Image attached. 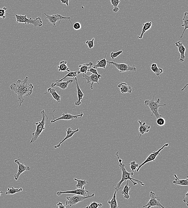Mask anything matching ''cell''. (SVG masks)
<instances>
[{"label":"cell","instance_id":"6da1fadb","mask_svg":"<svg viewBox=\"0 0 188 208\" xmlns=\"http://www.w3.org/2000/svg\"><path fill=\"white\" fill-rule=\"evenodd\" d=\"M34 87L31 83L28 82V77L26 76L23 80H18L16 83H12L10 85L11 89L16 93L18 95V101L20 106L24 102V96H28L32 93Z\"/></svg>","mask_w":188,"mask_h":208},{"label":"cell","instance_id":"7a4b0ae2","mask_svg":"<svg viewBox=\"0 0 188 208\" xmlns=\"http://www.w3.org/2000/svg\"><path fill=\"white\" fill-rule=\"evenodd\" d=\"M116 155L117 156L118 161L119 163V166L120 167V169L122 171V178L120 179V181L117 183V185L116 187H115V191H117L120 190L122 187H121L122 183L123 182L126 181V180H129L132 182L133 185L136 186L137 185L138 183H140L141 185L143 186H145V184H144L142 182L140 181L137 179H134L132 178L130 176H131V172H128L126 170L125 167V165L122 163V159H120L119 158V151H117L116 153Z\"/></svg>","mask_w":188,"mask_h":208},{"label":"cell","instance_id":"3957f363","mask_svg":"<svg viewBox=\"0 0 188 208\" xmlns=\"http://www.w3.org/2000/svg\"><path fill=\"white\" fill-rule=\"evenodd\" d=\"M42 115V120L41 121L35 123L36 126V129L34 132H33L32 135V137L31 138V141H30V143H33L38 140V138L41 135L43 131L44 130L46 129L45 125L46 124V118L48 119L45 110H42L41 112Z\"/></svg>","mask_w":188,"mask_h":208},{"label":"cell","instance_id":"277c9868","mask_svg":"<svg viewBox=\"0 0 188 208\" xmlns=\"http://www.w3.org/2000/svg\"><path fill=\"white\" fill-rule=\"evenodd\" d=\"M155 95H153V98L150 100H146L145 101V106H149L150 109L152 112L151 116L153 117V115L155 116L156 119L159 118V117H162V115L159 114V108L161 106H165L166 105V104L163 105H160V98H158L157 100L154 101Z\"/></svg>","mask_w":188,"mask_h":208},{"label":"cell","instance_id":"5b68a950","mask_svg":"<svg viewBox=\"0 0 188 208\" xmlns=\"http://www.w3.org/2000/svg\"><path fill=\"white\" fill-rule=\"evenodd\" d=\"M16 19V23H25L27 24H32L35 27H42L43 25V21L40 17L33 20L31 18L27 19V15H15Z\"/></svg>","mask_w":188,"mask_h":208},{"label":"cell","instance_id":"8992f818","mask_svg":"<svg viewBox=\"0 0 188 208\" xmlns=\"http://www.w3.org/2000/svg\"><path fill=\"white\" fill-rule=\"evenodd\" d=\"M95 194L92 193L91 195H88L87 196H83L79 195H72L70 197H66L67 201L65 202V205H69L70 206L74 205L79 202H83L85 199L88 198L94 197Z\"/></svg>","mask_w":188,"mask_h":208},{"label":"cell","instance_id":"52a82bcc","mask_svg":"<svg viewBox=\"0 0 188 208\" xmlns=\"http://www.w3.org/2000/svg\"><path fill=\"white\" fill-rule=\"evenodd\" d=\"M160 198L156 196L154 193L152 191H150V193L149 200L146 205L143 206V207L150 208L152 207H155V206H158V207L161 208H165L160 203Z\"/></svg>","mask_w":188,"mask_h":208},{"label":"cell","instance_id":"ba28073f","mask_svg":"<svg viewBox=\"0 0 188 208\" xmlns=\"http://www.w3.org/2000/svg\"><path fill=\"white\" fill-rule=\"evenodd\" d=\"M107 63L109 64V65H112L116 67L119 71L120 72H134L137 71V68L136 67L135 65H134L133 66H131L127 64L124 63H117L113 62V61H107Z\"/></svg>","mask_w":188,"mask_h":208},{"label":"cell","instance_id":"9c48e42d","mask_svg":"<svg viewBox=\"0 0 188 208\" xmlns=\"http://www.w3.org/2000/svg\"><path fill=\"white\" fill-rule=\"evenodd\" d=\"M168 143H166L165 144H164L161 148L159 149L157 151L153 152L151 154H149V155L147 157L146 159L145 160V161L141 164V165H139V166H138V168H137L136 170L137 172H138L139 171L141 168L144 165H145V164L149 162L154 161L156 157H157L158 156L160 155V151H161V150H162L164 148L167 147V146H168Z\"/></svg>","mask_w":188,"mask_h":208},{"label":"cell","instance_id":"30bf717a","mask_svg":"<svg viewBox=\"0 0 188 208\" xmlns=\"http://www.w3.org/2000/svg\"><path fill=\"white\" fill-rule=\"evenodd\" d=\"M44 14L46 16L45 19H47L48 20L49 23L53 24L54 27H56V24L57 22L59 21V22L60 23L61 20H69L71 24H72V23L70 21L71 19L70 17H64V16L61 15L59 14L53 15H51L46 14V13H45Z\"/></svg>","mask_w":188,"mask_h":208},{"label":"cell","instance_id":"8fae6325","mask_svg":"<svg viewBox=\"0 0 188 208\" xmlns=\"http://www.w3.org/2000/svg\"><path fill=\"white\" fill-rule=\"evenodd\" d=\"M83 115V113H82L80 114L76 115L69 114V113L65 114V113H63L61 117L55 119L53 115V120H52L51 121V124H53V123H56V122L59 120H73L74 119H77L78 117L81 118Z\"/></svg>","mask_w":188,"mask_h":208},{"label":"cell","instance_id":"7c38bea8","mask_svg":"<svg viewBox=\"0 0 188 208\" xmlns=\"http://www.w3.org/2000/svg\"><path fill=\"white\" fill-rule=\"evenodd\" d=\"M83 74L82 76L83 78H82L81 79H85V83L90 84V88L91 89H93V85L94 83H97V84L99 85L98 81L100 79L96 75L92 73L90 76H87L86 74Z\"/></svg>","mask_w":188,"mask_h":208},{"label":"cell","instance_id":"4fadbf2b","mask_svg":"<svg viewBox=\"0 0 188 208\" xmlns=\"http://www.w3.org/2000/svg\"><path fill=\"white\" fill-rule=\"evenodd\" d=\"M89 191L85 189V187H83L82 188H77L76 189L72 191H59L57 193V195L58 196L62 195L64 194H72L75 195H79L85 196L86 194L89 193Z\"/></svg>","mask_w":188,"mask_h":208},{"label":"cell","instance_id":"5bb4252c","mask_svg":"<svg viewBox=\"0 0 188 208\" xmlns=\"http://www.w3.org/2000/svg\"><path fill=\"white\" fill-rule=\"evenodd\" d=\"M20 160V158H18V159L15 160L14 161L17 164L18 166V172L14 175V179L16 180H18L20 175L23 172L25 171H30L31 169V168L29 167L25 166L24 164L20 163L19 161Z\"/></svg>","mask_w":188,"mask_h":208},{"label":"cell","instance_id":"9a60e30c","mask_svg":"<svg viewBox=\"0 0 188 208\" xmlns=\"http://www.w3.org/2000/svg\"><path fill=\"white\" fill-rule=\"evenodd\" d=\"M79 128H78L75 130H73L71 128H68V129L66 130V135L65 137L64 138L58 145L55 146H54V148L56 149L57 148H60V146H61L62 143H64V142L67 139L73 136L74 134L76 133L77 132H78V131H79Z\"/></svg>","mask_w":188,"mask_h":208},{"label":"cell","instance_id":"2e32d148","mask_svg":"<svg viewBox=\"0 0 188 208\" xmlns=\"http://www.w3.org/2000/svg\"><path fill=\"white\" fill-rule=\"evenodd\" d=\"M138 123H139L140 126L138 128L140 136L138 139H140L142 135H144L145 133H148L150 129V126L148 125L145 122H143L141 120H138Z\"/></svg>","mask_w":188,"mask_h":208},{"label":"cell","instance_id":"e0dca14e","mask_svg":"<svg viewBox=\"0 0 188 208\" xmlns=\"http://www.w3.org/2000/svg\"><path fill=\"white\" fill-rule=\"evenodd\" d=\"M175 44L178 47V52L181 54V57L179 61L181 63H183L184 62L185 58V53L186 52V48L183 46V42H181L180 41L175 42Z\"/></svg>","mask_w":188,"mask_h":208},{"label":"cell","instance_id":"ac0fdd59","mask_svg":"<svg viewBox=\"0 0 188 208\" xmlns=\"http://www.w3.org/2000/svg\"><path fill=\"white\" fill-rule=\"evenodd\" d=\"M75 80L76 81L77 91V96L78 98V100L75 101V105L76 106H79L81 104V100L83 98V96H84V94L82 92L81 89L79 84H78V79L76 77L74 78Z\"/></svg>","mask_w":188,"mask_h":208},{"label":"cell","instance_id":"d6986e66","mask_svg":"<svg viewBox=\"0 0 188 208\" xmlns=\"http://www.w3.org/2000/svg\"><path fill=\"white\" fill-rule=\"evenodd\" d=\"M74 80H71V79H69V80L68 81L65 82L61 81L56 83H55L53 82V83H51V86L52 87H54L56 86V87H60L61 89L65 90L68 88L69 84V83H72V82Z\"/></svg>","mask_w":188,"mask_h":208},{"label":"cell","instance_id":"ffe728a7","mask_svg":"<svg viewBox=\"0 0 188 208\" xmlns=\"http://www.w3.org/2000/svg\"><path fill=\"white\" fill-rule=\"evenodd\" d=\"M118 87L120 89V92L122 94H125L127 93H131L132 91L131 87L128 86L127 83L122 82L118 85Z\"/></svg>","mask_w":188,"mask_h":208},{"label":"cell","instance_id":"44dd1931","mask_svg":"<svg viewBox=\"0 0 188 208\" xmlns=\"http://www.w3.org/2000/svg\"><path fill=\"white\" fill-rule=\"evenodd\" d=\"M47 92L44 93L43 94H51L52 98H53V99L57 101L58 103L61 102V97L57 94V92H56V89L49 88L47 89Z\"/></svg>","mask_w":188,"mask_h":208},{"label":"cell","instance_id":"7402d4cb","mask_svg":"<svg viewBox=\"0 0 188 208\" xmlns=\"http://www.w3.org/2000/svg\"><path fill=\"white\" fill-rule=\"evenodd\" d=\"M92 65L93 63L92 62L79 65V70L77 72L78 74H80V73L86 74L89 68H91Z\"/></svg>","mask_w":188,"mask_h":208},{"label":"cell","instance_id":"603a6c76","mask_svg":"<svg viewBox=\"0 0 188 208\" xmlns=\"http://www.w3.org/2000/svg\"><path fill=\"white\" fill-rule=\"evenodd\" d=\"M153 23L152 21L148 22L142 24V32H141V33L140 36L137 37V38L138 39H142L144 34L151 28Z\"/></svg>","mask_w":188,"mask_h":208},{"label":"cell","instance_id":"cb8c5ba5","mask_svg":"<svg viewBox=\"0 0 188 208\" xmlns=\"http://www.w3.org/2000/svg\"><path fill=\"white\" fill-rule=\"evenodd\" d=\"M174 176L175 178V179L172 181V183L175 185L183 186L188 185V176H187V178L186 179H182V180H180V179H178L176 174H174Z\"/></svg>","mask_w":188,"mask_h":208},{"label":"cell","instance_id":"d4e9b609","mask_svg":"<svg viewBox=\"0 0 188 208\" xmlns=\"http://www.w3.org/2000/svg\"><path fill=\"white\" fill-rule=\"evenodd\" d=\"M107 53H105V57L104 58L100 61H97L96 63L95 64L93 67V68L97 69V68H105L107 65V61L106 59V56Z\"/></svg>","mask_w":188,"mask_h":208},{"label":"cell","instance_id":"484cf974","mask_svg":"<svg viewBox=\"0 0 188 208\" xmlns=\"http://www.w3.org/2000/svg\"><path fill=\"white\" fill-rule=\"evenodd\" d=\"M126 183L125 185L123 187V190L120 191V193L123 194V197L126 199H128L130 198L129 191L131 187H128V180H126Z\"/></svg>","mask_w":188,"mask_h":208},{"label":"cell","instance_id":"4316f807","mask_svg":"<svg viewBox=\"0 0 188 208\" xmlns=\"http://www.w3.org/2000/svg\"><path fill=\"white\" fill-rule=\"evenodd\" d=\"M182 20H183V24L181 25V26L183 27L184 28L183 32H182L181 35L180 37L181 39L183 37L185 31L188 28V13L187 12H185L184 13V17L182 19Z\"/></svg>","mask_w":188,"mask_h":208},{"label":"cell","instance_id":"83f0119b","mask_svg":"<svg viewBox=\"0 0 188 208\" xmlns=\"http://www.w3.org/2000/svg\"><path fill=\"white\" fill-rule=\"evenodd\" d=\"M67 61H60V65L57 67V70L60 72H70V70L67 65Z\"/></svg>","mask_w":188,"mask_h":208},{"label":"cell","instance_id":"f1b7e54d","mask_svg":"<svg viewBox=\"0 0 188 208\" xmlns=\"http://www.w3.org/2000/svg\"><path fill=\"white\" fill-rule=\"evenodd\" d=\"M151 70L155 74L156 76H158L160 79V76L163 72L162 68H159L157 64L156 63L152 64L151 65Z\"/></svg>","mask_w":188,"mask_h":208},{"label":"cell","instance_id":"f546056e","mask_svg":"<svg viewBox=\"0 0 188 208\" xmlns=\"http://www.w3.org/2000/svg\"><path fill=\"white\" fill-rule=\"evenodd\" d=\"M116 191H115L114 193L113 197L110 200L108 201V203L109 204L110 208H118V202L116 199Z\"/></svg>","mask_w":188,"mask_h":208},{"label":"cell","instance_id":"4dcf8cb0","mask_svg":"<svg viewBox=\"0 0 188 208\" xmlns=\"http://www.w3.org/2000/svg\"><path fill=\"white\" fill-rule=\"evenodd\" d=\"M77 72H69V73L68 74L66 75L65 76H64V77L62 78V79H60V77H59V76L58 79H57V80H56L55 82H54V83H58V82H61L62 81V80H64V79H66L68 77H73L74 79L75 77H76V76H77Z\"/></svg>","mask_w":188,"mask_h":208},{"label":"cell","instance_id":"1f68e13d","mask_svg":"<svg viewBox=\"0 0 188 208\" xmlns=\"http://www.w3.org/2000/svg\"><path fill=\"white\" fill-rule=\"evenodd\" d=\"M23 191V188H16L12 187L11 188H8L7 192L5 193L6 195H14L16 193L21 192Z\"/></svg>","mask_w":188,"mask_h":208},{"label":"cell","instance_id":"d6a6232c","mask_svg":"<svg viewBox=\"0 0 188 208\" xmlns=\"http://www.w3.org/2000/svg\"><path fill=\"white\" fill-rule=\"evenodd\" d=\"M74 180L77 182L76 187L78 188H82L84 186L88 183V182L86 180H80L76 178H74Z\"/></svg>","mask_w":188,"mask_h":208},{"label":"cell","instance_id":"836d02e7","mask_svg":"<svg viewBox=\"0 0 188 208\" xmlns=\"http://www.w3.org/2000/svg\"><path fill=\"white\" fill-rule=\"evenodd\" d=\"M110 2L112 6L114 7L113 11L114 13H117L119 10L118 6L120 3V0H110Z\"/></svg>","mask_w":188,"mask_h":208},{"label":"cell","instance_id":"e575fe53","mask_svg":"<svg viewBox=\"0 0 188 208\" xmlns=\"http://www.w3.org/2000/svg\"><path fill=\"white\" fill-rule=\"evenodd\" d=\"M129 166H130V169L131 170V176H133L134 175V171L137 170L139 166V164L137 163V162L135 161H132L129 164Z\"/></svg>","mask_w":188,"mask_h":208},{"label":"cell","instance_id":"d590c367","mask_svg":"<svg viewBox=\"0 0 188 208\" xmlns=\"http://www.w3.org/2000/svg\"><path fill=\"white\" fill-rule=\"evenodd\" d=\"M103 205L101 202L97 203V202H91L90 205H87L86 206V208H97L101 207Z\"/></svg>","mask_w":188,"mask_h":208},{"label":"cell","instance_id":"8d00e7d4","mask_svg":"<svg viewBox=\"0 0 188 208\" xmlns=\"http://www.w3.org/2000/svg\"><path fill=\"white\" fill-rule=\"evenodd\" d=\"M156 123L158 125L160 126H163L165 124L166 121L164 118L161 117L157 119L156 120Z\"/></svg>","mask_w":188,"mask_h":208},{"label":"cell","instance_id":"74e56055","mask_svg":"<svg viewBox=\"0 0 188 208\" xmlns=\"http://www.w3.org/2000/svg\"><path fill=\"white\" fill-rule=\"evenodd\" d=\"M123 51L122 50H119V51H118L116 52H112L110 54V58L112 59H114L116 58V57H117L118 56L121 54L122 53H123Z\"/></svg>","mask_w":188,"mask_h":208},{"label":"cell","instance_id":"f35d334b","mask_svg":"<svg viewBox=\"0 0 188 208\" xmlns=\"http://www.w3.org/2000/svg\"><path fill=\"white\" fill-rule=\"evenodd\" d=\"M94 38H93L91 41L87 40L86 42V44L88 47L89 49H91L94 47Z\"/></svg>","mask_w":188,"mask_h":208},{"label":"cell","instance_id":"ab89813d","mask_svg":"<svg viewBox=\"0 0 188 208\" xmlns=\"http://www.w3.org/2000/svg\"><path fill=\"white\" fill-rule=\"evenodd\" d=\"M7 9L6 7H3L2 9H0V17L3 19L6 18V11Z\"/></svg>","mask_w":188,"mask_h":208},{"label":"cell","instance_id":"60d3db41","mask_svg":"<svg viewBox=\"0 0 188 208\" xmlns=\"http://www.w3.org/2000/svg\"><path fill=\"white\" fill-rule=\"evenodd\" d=\"M87 72H91L92 73L96 75L97 76H98V78H99L100 79V78H101V77H102V76H101V75L99 74H98V72H97V69H95V68L92 67L90 68H89Z\"/></svg>","mask_w":188,"mask_h":208},{"label":"cell","instance_id":"b9f144b4","mask_svg":"<svg viewBox=\"0 0 188 208\" xmlns=\"http://www.w3.org/2000/svg\"><path fill=\"white\" fill-rule=\"evenodd\" d=\"M82 26L80 23L78 22L75 23L73 25V28L75 30H79L81 28Z\"/></svg>","mask_w":188,"mask_h":208},{"label":"cell","instance_id":"7bdbcfd3","mask_svg":"<svg viewBox=\"0 0 188 208\" xmlns=\"http://www.w3.org/2000/svg\"><path fill=\"white\" fill-rule=\"evenodd\" d=\"M183 202L186 204V206H188V192L185 194V197L183 198Z\"/></svg>","mask_w":188,"mask_h":208},{"label":"cell","instance_id":"ee69618b","mask_svg":"<svg viewBox=\"0 0 188 208\" xmlns=\"http://www.w3.org/2000/svg\"><path fill=\"white\" fill-rule=\"evenodd\" d=\"M57 208H66V206L65 205H63V203L61 202H60L58 204H57Z\"/></svg>","mask_w":188,"mask_h":208},{"label":"cell","instance_id":"f6af8a7d","mask_svg":"<svg viewBox=\"0 0 188 208\" xmlns=\"http://www.w3.org/2000/svg\"><path fill=\"white\" fill-rule=\"evenodd\" d=\"M70 0H61V2L63 4H65L67 6H69V2Z\"/></svg>","mask_w":188,"mask_h":208},{"label":"cell","instance_id":"bcb514c9","mask_svg":"<svg viewBox=\"0 0 188 208\" xmlns=\"http://www.w3.org/2000/svg\"><path fill=\"white\" fill-rule=\"evenodd\" d=\"M2 193H3L2 191H0V197H1V195Z\"/></svg>","mask_w":188,"mask_h":208}]
</instances>
